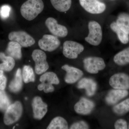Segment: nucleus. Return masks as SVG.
<instances>
[{
  "instance_id": "obj_1",
  "label": "nucleus",
  "mask_w": 129,
  "mask_h": 129,
  "mask_svg": "<svg viewBox=\"0 0 129 129\" xmlns=\"http://www.w3.org/2000/svg\"><path fill=\"white\" fill-rule=\"evenodd\" d=\"M42 0H27L21 6V15L26 20L32 21L41 13L44 8Z\"/></svg>"
},
{
  "instance_id": "obj_2",
  "label": "nucleus",
  "mask_w": 129,
  "mask_h": 129,
  "mask_svg": "<svg viewBox=\"0 0 129 129\" xmlns=\"http://www.w3.org/2000/svg\"><path fill=\"white\" fill-rule=\"evenodd\" d=\"M23 107L20 102L11 104L5 111L4 122L6 125L13 124L18 121L22 116Z\"/></svg>"
},
{
  "instance_id": "obj_3",
  "label": "nucleus",
  "mask_w": 129,
  "mask_h": 129,
  "mask_svg": "<svg viewBox=\"0 0 129 129\" xmlns=\"http://www.w3.org/2000/svg\"><path fill=\"white\" fill-rule=\"evenodd\" d=\"M41 84L38 86V89L40 91L44 90L45 93L53 92L55 90L52 84L58 85L60 80L57 75L53 72H47L42 75L40 79Z\"/></svg>"
},
{
  "instance_id": "obj_4",
  "label": "nucleus",
  "mask_w": 129,
  "mask_h": 129,
  "mask_svg": "<svg viewBox=\"0 0 129 129\" xmlns=\"http://www.w3.org/2000/svg\"><path fill=\"white\" fill-rule=\"evenodd\" d=\"M89 34L85 40L92 45L97 46L101 42L103 34L101 26L95 21H90L88 24Z\"/></svg>"
},
{
  "instance_id": "obj_5",
  "label": "nucleus",
  "mask_w": 129,
  "mask_h": 129,
  "mask_svg": "<svg viewBox=\"0 0 129 129\" xmlns=\"http://www.w3.org/2000/svg\"><path fill=\"white\" fill-rule=\"evenodd\" d=\"M84 68L88 73L91 74L98 73L105 68L106 64L103 58L98 57H88L83 61Z\"/></svg>"
},
{
  "instance_id": "obj_6",
  "label": "nucleus",
  "mask_w": 129,
  "mask_h": 129,
  "mask_svg": "<svg viewBox=\"0 0 129 129\" xmlns=\"http://www.w3.org/2000/svg\"><path fill=\"white\" fill-rule=\"evenodd\" d=\"M84 49V46L80 43L72 41H67L63 44V54L67 58L76 59Z\"/></svg>"
},
{
  "instance_id": "obj_7",
  "label": "nucleus",
  "mask_w": 129,
  "mask_h": 129,
  "mask_svg": "<svg viewBox=\"0 0 129 129\" xmlns=\"http://www.w3.org/2000/svg\"><path fill=\"white\" fill-rule=\"evenodd\" d=\"M32 56L35 63V70L38 75L45 73L49 68V65L46 61V54L40 50H35L32 52Z\"/></svg>"
},
{
  "instance_id": "obj_8",
  "label": "nucleus",
  "mask_w": 129,
  "mask_h": 129,
  "mask_svg": "<svg viewBox=\"0 0 129 129\" xmlns=\"http://www.w3.org/2000/svg\"><path fill=\"white\" fill-rule=\"evenodd\" d=\"M8 38L11 41L16 42L24 47L32 46L35 43L34 39L27 32L23 31L10 32L8 35Z\"/></svg>"
},
{
  "instance_id": "obj_9",
  "label": "nucleus",
  "mask_w": 129,
  "mask_h": 129,
  "mask_svg": "<svg viewBox=\"0 0 129 129\" xmlns=\"http://www.w3.org/2000/svg\"><path fill=\"white\" fill-rule=\"evenodd\" d=\"M109 84L113 89L128 90L129 75L123 73L114 74L109 79Z\"/></svg>"
},
{
  "instance_id": "obj_10",
  "label": "nucleus",
  "mask_w": 129,
  "mask_h": 129,
  "mask_svg": "<svg viewBox=\"0 0 129 129\" xmlns=\"http://www.w3.org/2000/svg\"><path fill=\"white\" fill-rule=\"evenodd\" d=\"M61 42L57 36L50 35H45L38 42L42 50L46 51H53L60 46Z\"/></svg>"
},
{
  "instance_id": "obj_11",
  "label": "nucleus",
  "mask_w": 129,
  "mask_h": 129,
  "mask_svg": "<svg viewBox=\"0 0 129 129\" xmlns=\"http://www.w3.org/2000/svg\"><path fill=\"white\" fill-rule=\"evenodd\" d=\"M79 2L86 11L91 14H101L106 9L105 4L98 0H79Z\"/></svg>"
},
{
  "instance_id": "obj_12",
  "label": "nucleus",
  "mask_w": 129,
  "mask_h": 129,
  "mask_svg": "<svg viewBox=\"0 0 129 129\" xmlns=\"http://www.w3.org/2000/svg\"><path fill=\"white\" fill-rule=\"evenodd\" d=\"M45 24L50 32L55 36L64 37L68 34L67 27L58 24L57 20L53 18H48L45 21Z\"/></svg>"
},
{
  "instance_id": "obj_13",
  "label": "nucleus",
  "mask_w": 129,
  "mask_h": 129,
  "mask_svg": "<svg viewBox=\"0 0 129 129\" xmlns=\"http://www.w3.org/2000/svg\"><path fill=\"white\" fill-rule=\"evenodd\" d=\"M95 107L94 102L85 98L82 97L75 104L74 109L77 114L87 115L91 113Z\"/></svg>"
},
{
  "instance_id": "obj_14",
  "label": "nucleus",
  "mask_w": 129,
  "mask_h": 129,
  "mask_svg": "<svg viewBox=\"0 0 129 129\" xmlns=\"http://www.w3.org/2000/svg\"><path fill=\"white\" fill-rule=\"evenodd\" d=\"M61 68L67 73L64 80L68 84H72L76 83L84 75V73L82 70L68 64L63 65Z\"/></svg>"
},
{
  "instance_id": "obj_15",
  "label": "nucleus",
  "mask_w": 129,
  "mask_h": 129,
  "mask_svg": "<svg viewBox=\"0 0 129 129\" xmlns=\"http://www.w3.org/2000/svg\"><path fill=\"white\" fill-rule=\"evenodd\" d=\"M34 117L35 119L41 120L47 112V105L45 103L41 98L36 96L32 102Z\"/></svg>"
},
{
  "instance_id": "obj_16",
  "label": "nucleus",
  "mask_w": 129,
  "mask_h": 129,
  "mask_svg": "<svg viewBox=\"0 0 129 129\" xmlns=\"http://www.w3.org/2000/svg\"><path fill=\"white\" fill-rule=\"evenodd\" d=\"M129 93L127 90L114 89L108 92L105 98V101L108 105H114L127 97Z\"/></svg>"
},
{
  "instance_id": "obj_17",
  "label": "nucleus",
  "mask_w": 129,
  "mask_h": 129,
  "mask_svg": "<svg viewBox=\"0 0 129 129\" xmlns=\"http://www.w3.org/2000/svg\"><path fill=\"white\" fill-rule=\"evenodd\" d=\"M77 88L85 90L87 95L92 96L96 91L97 84L94 80L89 78H84L81 79L77 85Z\"/></svg>"
},
{
  "instance_id": "obj_18",
  "label": "nucleus",
  "mask_w": 129,
  "mask_h": 129,
  "mask_svg": "<svg viewBox=\"0 0 129 129\" xmlns=\"http://www.w3.org/2000/svg\"><path fill=\"white\" fill-rule=\"evenodd\" d=\"M21 47V45L17 42L11 41L8 45L6 52L8 56L16 60H20L22 57Z\"/></svg>"
},
{
  "instance_id": "obj_19",
  "label": "nucleus",
  "mask_w": 129,
  "mask_h": 129,
  "mask_svg": "<svg viewBox=\"0 0 129 129\" xmlns=\"http://www.w3.org/2000/svg\"><path fill=\"white\" fill-rule=\"evenodd\" d=\"M113 61L119 66L129 64V47L117 53L114 57Z\"/></svg>"
},
{
  "instance_id": "obj_20",
  "label": "nucleus",
  "mask_w": 129,
  "mask_h": 129,
  "mask_svg": "<svg viewBox=\"0 0 129 129\" xmlns=\"http://www.w3.org/2000/svg\"><path fill=\"white\" fill-rule=\"evenodd\" d=\"M22 86L21 70L19 68L16 72L15 78L9 84V89L12 92L16 93L21 90Z\"/></svg>"
},
{
  "instance_id": "obj_21",
  "label": "nucleus",
  "mask_w": 129,
  "mask_h": 129,
  "mask_svg": "<svg viewBox=\"0 0 129 129\" xmlns=\"http://www.w3.org/2000/svg\"><path fill=\"white\" fill-rule=\"evenodd\" d=\"M0 60L3 61L2 63L0 64V70L9 72L11 71L15 66L14 58L10 56H6L2 52L0 53Z\"/></svg>"
},
{
  "instance_id": "obj_22",
  "label": "nucleus",
  "mask_w": 129,
  "mask_h": 129,
  "mask_svg": "<svg viewBox=\"0 0 129 129\" xmlns=\"http://www.w3.org/2000/svg\"><path fill=\"white\" fill-rule=\"evenodd\" d=\"M118 26L122 30L129 35V14L122 13L118 16L116 22Z\"/></svg>"
},
{
  "instance_id": "obj_23",
  "label": "nucleus",
  "mask_w": 129,
  "mask_h": 129,
  "mask_svg": "<svg viewBox=\"0 0 129 129\" xmlns=\"http://www.w3.org/2000/svg\"><path fill=\"white\" fill-rule=\"evenodd\" d=\"M53 7L60 12L68 11L72 6V0H50Z\"/></svg>"
},
{
  "instance_id": "obj_24",
  "label": "nucleus",
  "mask_w": 129,
  "mask_h": 129,
  "mask_svg": "<svg viewBox=\"0 0 129 129\" xmlns=\"http://www.w3.org/2000/svg\"><path fill=\"white\" fill-rule=\"evenodd\" d=\"M69 128L68 124L64 118L58 116L51 120L47 127V129H67Z\"/></svg>"
},
{
  "instance_id": "obj_25",
  "label": "nucleus",
  "mask_w": 129,
  "mask_h": 129,
  "mask_svg": "<svg viewBox=\"0 0 129 129\" xmlns=\"http://www.w3.org/2000/svg\"><path fill=\"white\" fill-rule=\"evenodd\" d=\"M111 29L115 32L119 39L122 44H127L129 42V35L124 32L118 26L116 22H113L110 25Z\"/></svg>"
},
{
  "instance_id": "obj_26",
  "label": "nucleus",
  "mask_w": 129,
  "mask_h": 129,
  "mask_svg": "<svg viewBox=\"0 0 129 129\" xmlns=\"http://www.w3.org/2000/svg\"><path fill=\"white\" fill-rule=\"evenodd\" d=\"M113 112L118 115H124L129 112V98L116 104L113 108Z\"/></svg>"
},
{
  "instance_id": "obj_27",
  "label": "nucleus",
  "mask_w": 129,
  "mask_h": 129,
  "mask_svg": "<svg viewBox=\"0 0 129 129\" xmlns=\"http://www.w3.org/2000/svg\"><path fill=\"white\" fill-rule=\"evenodd\" d=\"M23 79L25 83L34 82L35 75L33 69L28 65L23 67L22 72Z\"/></svg>"
},
{
  "instance_id": "obj_28",
  "label": "nucleus",
  "mask_w": 129,
  "mask_h": 129,
  "mask_svg": "<svg viewBox=\"0 0 129 129\" xmlns=\"http://www.w3.org/2000/svg\"><path fill=\"white\" fill-rule=\"evenodd\" d=\"M11 105L9 98L4 90H0V110L6 111Z\"/></svg>"
},
{
  "instance_id": "obj_29",
  "label": "nucleus",
  "mask_w": 129,
  "mask_h": 129,
  "mask_svg": "<svg viewBox=\"0 0 129 129\" xmlns=\"http://www.w3.org/2000/svg\"><path fill=\"white\" fill-rule=\"evenodd\" d=\"M11 8L9 5H4L0 8V17L3 19L9 17Z\"/></svg>"
},
{
  "instance_id": "obj_30",
  "label": "nucleus",
  "mask_w": 129,
  "mask_h": 129,
  "mask_svg": "<svg viewBox=\"0 0 129 129\" xmlns=\"http://www.w3.org/2000/svg\"><path fill=\"white\" fill-rule=\"evenodd\" d=\"M89 128V126L87 122L84 120H80L75 122L70 126L71 129H88Z\"/></svg>"
},
{
  "instance_id": "obj_31",
  "label": "nucleus",
  "mask_w": 129,
  "mask_h": 129,
  "mask_svg": "<svg viewBox=\"0 0 129 129\" xmlns=\"http://www.w3.org/2000/svg\"><path fill=\"white\" fill-rule=\"evenodd\" d=\"M115 129H127L128 124L127 121L123 119H119L116 120L114 124Z\"/></svg>"
},
{
  "instance_id": "obj_32",
  "label": "nucleus",
  "mask_w": 129,
  "mask_h": 129,
  "mask_svg": "<svg viewBox=\"0 0 129 129\" xmlns=\"http://www.w3.org/2000/svg\"><path fill=\"white\" fill-rule=\"evenodd\" d=\"M7 79L4 75L3 70H0V90H4L6 86Z\"/></svg>"
},
{
  "instance_id": "obj_33",
  "label": "nucleus",
  "mask_w": 129,
  "mask_h": 129,
  "mask_svg": "<svg viewBox=\"0 0 129 129\" xmlns=\"http://www.w3.org/2000/svg\"><path fill=\"white\" fill-rule=\"evenodd\" d=\"M128 129H129V125H128Z\"/></svg>"
}]
</instances>
